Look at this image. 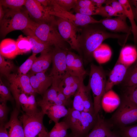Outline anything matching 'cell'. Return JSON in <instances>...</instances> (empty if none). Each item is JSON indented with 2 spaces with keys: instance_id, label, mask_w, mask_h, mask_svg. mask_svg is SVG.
<instances>
[{
  "instance_id": "6da1fadb",
  "label": "cell",
  "mask_w": 137,
  "mask_h": 137,
  "mask_svg": "<svg viewBox=\"0 0 137 137\" xmlns=\"http://www.w3.org/2000/svg\"><path fill=\"white\" fill-rule=\"evenodd\" d=\"M80 27L78 37L79 55L86 64L92 60L94 51L105 40L110 38L117 39L119 44L124 46L129 36L108 31L100 23Z\"/></svg>"
},
{
  "instance_id": "7a4b0ae2",
  "label": "cell",
  "mask_w": 137,
  "mask_h": 137,
  "mask_svg": "<svg viewBox=\"0 0 137 137\" xmlns=\"http://www.w3.org/2000/svg\"><path fill=\"white\" fill-rule=\"evenodd\" d=\"M0 23L1 36L3 37L14 30L28 28L32 30L38 23L31 20L27 13L21 10L10 9L5 11Z\"/></svg>"
},
{
  "instance_id": "3957f363",
  "label": "cell",
  "mask_w": 137,
  "mask_h": 137,
  "mask_svg": "<svg viewBox=\"0 0 137 137\" xmlns=\"http://www.w3.org/2000/svg\"><path fill=\"white\" fill-rule=\"evenodd\" d=\"M106 74L101 66L91 64L88 85L93 94L95 113L96 115L101 109L102 99L106 93Z\"/></svg>"
},
{
  "instance_id": "277c9868",
  "label": "cell",
  "mask_w": 137,
  "mask_h": 137,
  "mask_svg": "<svg viewBox=\"0 0 137 137\" xmlns=\"http://www.w3.org/2000/svg\"><path fill=\"white\" fill-rule=\"evenodd\" d=\"M118 108L109 122L119 128L137 122V105L123 95Z\"/></svg>"
},
{
  "instance_id": "5b68a950",
  "label": "cell",
  "mask_w": 137,
  "mask_h": 137,
  "mask_svg": "<svg viewBox=\"0 0 137 137\" xmlns=\"http://www.w3.org/2000/svg\"><path fill=\"white\" fill-rule=\"evenodd\" d=\"M32 30L39 39L50 46L68 50L67 43L61 37L55 24L44 22L38 23Z\"/></svg>"
},
{
  "instance_id": "8992f818",
  "label": "cell",
  "mask_w": 137,
  "mask_h": 137,
  "mask_svg": "<svg viewBox=\"0 0 137 137\" xmlns=\"http://www.w3.org/2000/svg\"><path fill=\"white\" fill-rule=\"evenodd\" d=\"M45 114L42 111L33 114L25 113L19 118L24 130L25 137H46L48 132L43 125Z\"/></svg>"
},
{
  "instance_id": "52a82bcc",
  "label": "cell",
  "mask_w": 137,
  "mask_h": 137,
  "mask_svg": "<svg viewBox=\"0 0 137 137\" xmlns=\"http://www.w3.org/2000/svg\"><path fill=\"white\" fill-rule=\"evenodd\" d=\"M46 9L50 14L66 20L76 27L100 23L99 20L95 19L91 16L83 15L78 13L74 14L67 11L59 6L54 0H51L50 5L46 7Z\"/></svg>"
},
{
  "instance_id": "ba28073f",
  "label": "cell",
  "mask_w": 137,
  "mask_h": 137,
  "mask_svg": "<svg viewBox=\"0 0 137 137\" xmlns=\"http://www.w3.org/2000/svg\"><path fill=\"white\" fill-rule=\"evenodd\" d=\"M68 50L55 47L52 50L53 67L49 75L53 78V83L59 84L68 73L66 57Z\"/></svg>"
},
{
  "instance_id": "9c48e42d",
  "label": "cell",
  "mask_w": 137,
  "mask_h": 137,
  "mask_svg": "<svg viewBox=\"0 0 137 137\" xmlns=\"http://www.w3.org/2000/svg\"><path fill=\"white\" fill-rule=\"evenodd\" d=\"M56 24L61 37L71 48L80 54L78 37L80 28L64 19L58 18Z\"/></svg>"
},
{
  "instance_id": "30bf717a",
  "label": "cell",
  "mask_w": 137,
  "mask_h": 137,
  "mask_svg": "<svg viewBox=\"0 0 137 137\" xmlns=\"http://www.w3.org/2000/svg\"><path fill=\"white\" fill-rule=\"evenodd\" d=\"M25 6L27 12L39 23L44 22L56 24L55 16L50 14L37 0H27Z\"/></svg>"
},
{
  "instance_id": "8fae6325",
  "label": "cell",
  "mask_w": 137,
  "mask_h": 137,
  "mask_svg": "<svg viewBox=\"0 0 137 137\" xmlns=\"http://www.w3.org/2000/svg\"><path fill=\"white\" fill-rule=\"evenodd\" d=\"M97 114L81 112V115L71 130L72 134L77 137H84L96 122Z\"/></svg>"
},
{
  "instance_id": "7c38bea8",
  "label": "cell",
  "mask_w": 137,
  "mask_h": 137,
  "mask_svg": "<svg viewBox=\"0 0 137 137\" xmlns=\"http://www.w3.org/2000/svg\"><path fill=\"white\" fill-rule=\"evenodd\" d=\"M10 89L16 102V107L20 111L21 107L23 112L26 113L31 112L34 109L35 101L34 98L27 95L18 89L15 85L10 84Z\"/></svg>"
},
{
  "instance_id": "4fadbf2b",
  "label": "cell",
  "mask_w": 137,
  "mask_h": 137,
  "mask_svg": "<svg viewBox=\"0 0 137 137\" xmlns=\"http://www.w3.org/2000/svg\"><path fill=\"white\" fill-rule=\"evenodd\" d=\"M127 18L125 15L114 18H104L99 21L100 23L108 30L113 33L122 32L130 35L131 28L127 23Z\"/></svg>"
},
{
  "instance_id": "5bb4252c",
  "label": "cell",
  "mask_w": 137,
  "mask_h": 137,
  "mask_svg": "<svg viewBox=\"0 0 137 137\" xmlns=\"http://www.w3.org/2000/svg\"><path fill=\"white\" fill-rule=\"evenodd\" d=\"M82 58L80 56L68 50L66 57L67 73L71 75L84 78L87 72L83 65Z\"/></svg>"
},
{
  "instance_id": "9a60e30c",
  "label": "cell",
  "mask_w": 137,
  "mask_h": 137,
  "mask_svg": "<svg viewBox=\"0 0 137 137\" xmlns=\"http://www.w3.org/2000/svg\"><path fill=\"white\" fill-rule=\"evenodd\" d=\"M83 79L67 73L60 82L58 88L62 91L66 98L70 99L78 89Z\"/></svg>"
},
{
  "instance_id": "2e32d148",
  "label": "cell",
  "mask_w": 137,
  "mask_h": 137,
  "mask_svg": "<svg viewBox=\"0 0 137 137\" xmlns=\"http://www.w3.org/2000/svg\"><path fill=\"white\" fill-rule=\"evenodd\" d=\"M20 112L16 107L14 108L9 121L4 124L9 137H25L23 124L19 118Z\"/></svg>"
},
{
  "instance_id": "e0dca14e",
  "label": "cell",
  "mask_w": 137,
  "mask_h": 137,
  "mask_svg": "<svg viewBox=\"0 0 137 137\" xmlns=\"http://www.w3.org/2000/svg\"><path fill=\"white\" fill-rule=\"evenodd\" d=\"M29 76L35 92L40 94H44L53 82V78L49 75H46L44 72L31 74Z\"/></svg>"
},
{
  "instance_id": "ac0fdd59",
  "label": "cell",
  "mask_w": 137,
  "mask_h": 137,
  "mask_svg": "<svg viewBox=\"0 0 137 137\" xmlns=\"http://www.w3.org/2000/svg\"><path fill=\"white\" fill-rule=\"evenodd\" d=\"M129 67L124 65L117 60L110 72L107 80L106 87V92L111 90L114 85L122 83Z\"/></svg>"
},
{
  "instance_id": "d6986e66",
  "label": "cell",
  "mask_w": 137,
  "mask_h": 137,
  "mask_svg": "<svg viewBox=\"0 0 137 137\" xmlns=\"http://www.w3.org/2000/svg\"><path fill=\"white\" fill-rule=\"evenodd\" d=\"M41 107V110L46 114L49 118L55 124L59 122L60 119L65 117L68 115V109L63 105L53 104H43L38 105Z\"/></svg>"
},
{
  "instance_id": "ffe728a7",
  "label": "cell",
  "mask_w": 137,
  "mask_h": 137,
  "mask_svg": "<svg viewBox=\"0 0 137 137\" xmlns=\"http://www.w3.org/2000/svg\"><path fill=\"white\" fill-rule=\"evenodd\" d=\"M7 77L10 84L15 85L27 95L36 93L31 85L29 76L26 75L10 74Z\"/></svg>"
},
{
  "instance_id": "44dd1931",
  "label": "cell",
  "mask_w": 137,
  "mask_h": 137,
  "mask_svg": "<svg viewBox=\"0 0 137 137\" xmlns=\"http://www.w3.org/2000/svg\"><path fill=\"white\" fill-rule=\"evenodd\" d=\"M23 31L27 36V37L30 43L32 53L42 54L49 52L52 50L51 46L41 40L34 34L31 29H26Z\"/></svg>"
},
{
  "instance_id": "7402d4cb",
  "label": "cell",
  "mask_w": 137,
  "mask_h": 137,
  "mask_svg": "<svg viewBox=\"0 0 137 137\" xmlns=\"http://www.w3.org/2000/svg\"><path fill=\"white\" fill-rule=\"evenodd\" d=\"M112 126L109 122L106 121L98 113L95 125L91 132L84 137H106L112 132Z\"/></svg>"
},
{
  "instance_id": "603a6c76",
  "label": "cell",
  "mask_w": 137,
  "mask_h": 137,
  "mask_svg": "<svg viewBox=\"0 0 137 137\" xmlns=\"http://www.w3.org/2000/svg\"><path fill=\"white\" fill-rule=\"evenodd\" d=\"M52 50L49 52L41 54V55L36 58L30 70L31 74L45 73L52 62Z\"/></svg>"
},
{
  "instance_id": "cb8c5ba5",
  "label": "cell",
  "mask_w": 137,
  "mask_h": 137,
  "mask_svg": "<svg viewBox=\"0 0 137 137\" xmlns=\"http://www.w3.org/2000/svg\"><path fill=\"white\" fill-rule=\"evenodd\" d=\"M0 54L9 59H13L19 55L16 41L10 38L2 40L0 44Z\"/></svg>"
},
{
  "instance_id": "d4e9b609",
  "label": "cell",
  "mask_w": 137,
  "mask_h": 137,
  "mask_svg": "<svg viewBox=\"0 0 137 137\" xmlns=\"http://www.w3.org/2000/svg\"><path fill=\"white\" fill-rule=\"evenodd\" d=\"M137 59V50L133 46L127 45L121 49L118 60L124 65L129 67Z\"/></svg>"
},
{
  "instance_id": "484cf974",
  "label": "cell",
  "mask_w": 137,
  "mask_h": 137,
  "mask_svg": "<svg viewBox=\"0 0 137 137\" xmlns=\"http://www.w3.org/2000/svg\"><path fill=\"white\" fill-rule=\"evenodd\" d=\"M58 85L52 83L50 88L43 94L42 99L37 102L38 106L40 105L55 104L65 106L58 97Z\"/></svg>"
},
{
  "instance_id": "4316f807",
  "label": "cell",
  "mask_w": 137,
  "mask_h": 137,
  "mask_svg": "<svg viewBox=\"0 0 137 137\" xmlns=\"http://www.w3.org/2000/svg\"><path fill=\"white\" fill-rule=\"evenodd\" d=\"M120 102L118 95L111 90L106 92L103 97L101 106L106 111L110 112L118 107Z\"/></svg>"
},
{
  "instance_id": "83f0119b",
  "label": "cell",
  "mask_w": 137,
  "mask_h": 137,
  "mask_svg": "<svg viewBox=\"0 0 137 137\" xmlns=\"http://www.w3.org/2000/svg\"><path fill=\"white\" fill-rule=\"evenodd\" d=\"M112 54L110 47L105 44H102L94 51L93 55L97 62L99 64H103L108 61Z\"/></svg>"
},
{
  "instance_id": "f1b7e54d",
  "label": "cell",
  "mask_w": 137,
  "mask_h": 137,
  "mask_svg": "<svg viewBox=\"0 0 137 137\" xmlns=\"http://www.w3.org/2000/svg\"><path fill=\"white\" fill-rule=\"evenodd\" d=\"M118 1L122 5L125 14L129 19L131 24V32L133 36L134 41L135 44L137 43V25L135 23L134 14L129 0H118Z\"/></svg>"
},
{
  "instance_id": "f546056e",
  "label": "cell",
  "mask_w": 137,
  "mask_h": 137,
  "mask_svg": "<svg viewBox=\"0 0 137 137\" xmlns=\"http://www.w3.org/2000/svg\"><path fill=\"white\" fill-rule=\"evenodd\" d=\"M123 87H129L137 84V59L128 68L125 77L121 83Z\"/></svg>"
},
{
  "instance_id": "4dcf8cb0",
  "label": "cell",
  "mask_w": 137,
  "mask_h": 137,
  "mask_svg": "<svg viewBox=\"0 0 137 137\" xmlns=\"http://www.w3.org/2000/svg\"><path fill=\"white\" fill-rule=\"evenodd\" d=\"M69 127L63 121L55 124L51 130L48 132L46 137H67Z\"/></svg>"
},
{
  "instance_id": "1f68e13d",
  "label": "cell",
  "mask_w": 137,
  "mask_h": 137,
  "mask_svg": "<svg viewBox=\"0 0 137 137\" xmlns=\"http://www.w3.org/2000/svg\"><path fill=\"white\" fill-rule=\"evenodd\" d=\"M85 86L83 81L74 94L72 108L81 112L83 111L84 110L83 103Z\"/></svg>"
},
{
  "instance_id": "d6a6232c",
  "label": "cell",
  "mask_w": 137,
  "mask_h": 137,
  "mask_svg": "<svg viewBox=\"0 0 137 137\" xmlns=\"http://www.w3.org/2000/svg\"><path fill=\"white\" fill-rule=\"evenodd\" d=\"M91 91V89L88 85H85L83 99V112L95 114L94 103L92 101L90 93Z\"/></svg>"
},
{
  "instance_id": "836d02e7",
  "label": "cell",
  "mask_w": 137,
  "mask_h": 137,
  "mask_svg": "<svg viewBox=\"0 0 137 137\" xmlns=\"http://www.w3.org/2000/svg\"><path fill=\"white\" fill-rule=\"evenodd\" d=\"M18 54L22 55L29 52L31 50L30 42L26 37L19 35L16 41Z\"/></svg>"
},
{
  "instance_id": "e575fe53",
  "label": "cell",
  "mask_w": 137,
  "mask_h": 137,
  "mask_svg": "<svg viewBox=\"0 0 137 137\" xmlns=\"http://www.w3.org/2000/svg\"><path fill=\"white\" fill-rule=\"evenodd\" d=\"M101 16L104 18H110L113 16H117L116 13L113 8L110 5L106 4L97 8L96 11V15Z\"/></svg>"
},
{
  "instance_id": "d590c367",
  "label": "cell",
  "mask_w": 137,
  "mask_h": 137,
  "mask_svg": "<svg viewBox=\"0 0 137 137\" xmlns=\"http://www.w3.org/2000/svg\"><path fill=\"white\" fill-rule=\"evenodd\" d=\"M27 0H1L0 5L13 10H21Z\"/></svg>"
},
{
  "instance_id": "8d00e7d4",
  "label": "cell",
  "mask_w": 137,
  "mask_h": 137,
  "mask_svg": "<svg viewBox=\"0 0 137 137\" xmlns=\"http://www.w3.org/2000/svg\"><path fill=\"white\" fill-rule=\"evenodd\" d=\"M37 54L32 53L29 57L19 67L18 72L21 75H26L30 70L35 60L37 58Z\"/></svg>"
},
{
  "instance_id": "74e56055",
  "label": "cell",
  "mask_w": 137,
  "mask_h": 137,
  "mask_svg": "<svg viewBox=\"0 0 137 137\" xmlns=\"http://www.w3.org/2000/svg\"><path fill=\"white\" fill-rule=\"evenodd\" d=\"M14 66L13 63L6 60L4 57L0 54V72L7 77L13 69Z\"/></svg>"
},
{
  "instance_id": "f35d334b",
  "label": "cell",
  "mask_w": 137,
  "mask_h": 137,
  "mask_svg": "<svg viewBox=\"0 0 137 137\" xmlns=\"http://www.w3.org/2000/svg\"><path fill=\"white\" fill-rule=\"evenodd\" d=\"M123 95L126 97L137 105V84L129 87H124Z\"/></svg>"
},
{
  "instance_id": "ab89813d",
  "label": "cell",
  "mask_w": 137,
  "mask_h": 137,
  "mask_svg": "<svg viewBox=\"0 0 137 137\" xmlns=\"http://www.w3.org/2000/svg\"><path fill=\"white\" fill-rule=\"evenodd\" d=\"M120 129V135L121 137H137V124Z\"/></svg>"
},
{
  "instance_id": "60d3db41",
  "label": "cell",
  "mask_w": 137,
  "mask_h": 137,
  "mask_svg": "<svg viewBox=\"0 0 137 137\" xmlns=\"http://www.w3.org/2000/svg\"><path fill=\"white\" fill-rule=\"evenodd\" d=\"M0 102L9 101L13 102L14 98L11 95L10 91L2 81L0 79Z\"/></svg>"
},
{
  "instance_id": "b9f144b4",
  "label": "cell",
  "mask_w": 137,
  "mask_h": 137,
  "mask_svg": "<svg viewBox=\"0 0 137 137\" xmlns=\"http://www.w3.org/2000/svg\"><path fill=\"white\" fill-rule=\"evenodd\" d=\"M59 6L68 11L75 7L77 0H54Z\"/></svg>"
},
{
  "instance_id": "7bdbcfd3",
  "label": "cell",
  "mask_w": 137,
  "mask_h": 137,
  "mask_svg": "<svg viewBox=\"0 0 137 137\" xmlns=\"http://www.w3.org/2000/svg\"><path fill=\"white\" fill-rule=\"evenodd\" d=\"M105 4L109 5L113 8L116 13L117 16L125 15L122 5L118 1L107 0Z\"/></svg>"
},
{
  "instance_id": "ee69618b",
  "label": "cell",
  "mask_w": 137,
  "mask_h": 137,
  "mask_svg": "<svg viewBox=\"0 0 137 137\" xmlns=\"http://www.w3.org/2000/svg\"><path fill=\"white\" fill-rule=\"evenodd\" d=\"M7 101L0 102V124H4L7 120V116L9 109L7 105Z\"/></svg>"
},
{
  "instance_id": "f6af8a7d",
  "label": "cell",
  "mask_w": 137,
  "mask_h": 137,
  "mask_svg": "<svg viewBox=\"0 0 137 137\" xmlns=\"http://www.w3.org/2000/svg\"><path fill=\"white\" fill-rule=\"evenodd\" d=\"M74 7L89 8L96 11L97 8L92 0H77Z\"/></svg>"
},
{
  "instance_id": "bcb514c9",
  "label": "cell",
  "mask_w": 137,
  "mask_h": 137,
  "mask_svg": "<svg viewBox=\"0 0 137 137\" xmlns=\"http://www.w3.org/2000/svg\"><path fill=\"white\" fill-rule=\"evenodd\" d=\"M76 13L82 14L91 16L96 15V10L89 8L74 7L73 9Z\"/></svg>"
},
{
  "instance_id": "7dc6e473",
  "label": "cell",
  "mask_w": 137,
  "mask_h": 137,
  "mask_svg": "<svg viewBox=\"0 0 137 137\" xmlns=\"http://www.w3.org/2000/svg\"><path fill=\"white\" fill-rule=\"evenodd\" d=\"M133 13L135 20L137 22V0H129Z\"/></svg>"
},
{
  "instance_id": "c3c4849f",
  "label": "cell",
  "mask_w": 137,
  "mask_h": 137,
  "mask_svg": "<svg viewBox=\"0 0 137 137\" xmlns=\"http://www.w3.org/2000/svg\"><path fill=\"white\" fill-rule=\"evenodd\" d=\"M0 137H9L4 124H0Z\"/></svg>"
},
{
  "instance_id": "681fc988",
  "label": "cell",
  "mask_w": 137,
  "mask_h": 137,
  "mask_svg": "<svg viewBox=\"0 0 137 137\" xmlns=\"http://www.w3.org/2000/svg\"><path fill=\"white\" fill-rule=\"evenodd\" d=\"M95 4L97 8L102 6L104 4H105L107 0H92Z\"/></svg>"
},
{
  "instance_id": "f907efd6",
  "label": "cell",
  "mask_w": 137,
  "mask_h": 137,
  "mask_svg": "<svg viewBox=\"0 0 137 137\" xmlns=\"http://www.w3.org/2000/svg\"><path fill=\"white\" fill-rule=\"evenodd\" d=\"M37 1L44 7L48 6L50 5V0H37Z\"/></svg>"
},
{
  "instance_id": "816d5d0a",
  "label": "cell",
  "mask_w": 137,
  "mask_h": 137,
  "mask_svg": "<svg viewBox=\"0 0 137 137\" xmlns=\"http://www.w3.org/2000/svg\"><path fill=\"white\" fill-rule=\"evenodd\" d=\"M4 11L2 7V6L0 5V22L2 21L5 14Z\"/></svg>"
},
{
  "instance_id": "f5cc1de1",
  "label": "cell",
  "mask_w": 137,
  "mask_h": 137,
  "mask_svg": "<svg viewBox=\"0 0 137 137\" xmlns=\"http://www.w3.org/2000/svg\"><path fill=\"white\" fill-rule=\"evenodd\" d=\"M106 137H121L120 136H119L117 134L114 133L113 132L109 135Z\"/></svg>"
},
{
  "instance_id": "db71d44e",
  "label": "cell",
  "mask_w": 137,
  "mask_h": 137,
  "mask_svg": "<svg viewBox=\"0 0 137 137\" xmlns=\"http://www.w3.org/2000/svg\"><path fill=\"white\" fill-rule=\"evenodd\" d=\"M67 137H77L74 135H73V134H72L70 135H67Z\"/></svg>"
}]
</instances>
